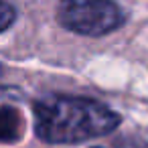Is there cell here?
<instances>
[{
  "instance_id": "6da1fadb",
  "label": "cell",
  "mask_w": 148,
  "mask_h": 148,
  "mask_svg": "<svg viewBox=\"0 0 148 148\" xmlns=\"http://www.w3.org/2000/svg\"><path fill=\"white\" fill-rule=\"evenodd\" d=\"M120 116L91 97L47 95L35 101V134L49 144H75L112 134Z\"/></svg>"
},
{
  "instance_id": "7a4b0ae2",
  "label": "cell",
  "mask_w": 148,
  "mask_h": 148,
  "mask_svg": "<svg viewBox=\"0 0 148 148\" xmlns=\"http://www.w3.org/2000/svg\"><path fill=\"white\" fill-rule=\"evenodd\" d=\"M57 21L71 33L103 37L124 25V12L114 0H59Z\"/></svg>"
},
{
  "instance_id": "3957f363",
  "label": "cell",
  "mask_w": 148,
  "mask_h": 148,
  "mask_svg": "<svg viewBox=\"0 0 148 148\" xmlns=\"http://www.w3.org/2000/svg\"><path fill=\"white\" fill-rule=\"evenodd\" d=\"M25 134V120L12 106H0V142L14 144Z\"/></svg>"
},
{
  "instance_id": "277c9868",
  "label": "cell",
  "mask_w": 148,
  "mask_h": 148,
  "mask_svg": "<svg viewBox=\"0 0 148 148\" xmlns=\"http://www.w3.org/2000/svg\"><path fill=\"white\" fill-rule=\"evenodd\" d=\"M16 18V12H14V6L6 0H0V33H4Z\"/></svg>"
}]
</instances>
